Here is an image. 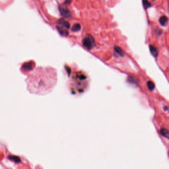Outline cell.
<instances>
[{"mask_svg": "<svg viewBox=\"0 0 169 169\" xmlns=\"http://www.w3.org/2000/svg\"><path fill=\"white\" fill-rule=\"evenodd\" d=\"M32 65H33L32 62H28V63L24 64L22 66V68L24 69H26L27 70H29L32 69Z\"/></svg>", "mask_w": 169, "mask_h": 169, "instance_id": "obj_9", "label": "cell"}, {"mask_svg": "<svg viewBox=\"0 0 169 169\" xmlns=\"http://www.w3.org/2000/svg\"><path fill=\"white\" fill-rule=\"evenodd\" d=\"M149 49L150 51L154 57H157L158 55V51L157 50V48L154 45H150L149 46Z\"/></svg>", "mask_w": 169, "mask_h": 169, "instance_id": "obj_5", "label": "cell"}, {"mask_svg": "<svg viewBox=\"0 0 169 169\" xmlns=\"http://www.w3.org/2000/svg\"><path fill=\"white\" fill-rule=\"evenodd\" d=\"M81 29V25L79 23L74 24L72 27V30L73 32H77Z\"/></svg>", "mask_w": 169, "mask_h": 169, "instance_id": "obj_10", "label": "cell"}, {"mask_svg": "<svg viewBox=\"0 0 169 169\" xmlns=\"http://www.w3.org/2000/svg\"><path fill=\"white\" fill-rule=\"evenodd\" d=\"M57 23L60 25H62L67 29H69L70 28L69 23L68 21L65 20L63 19H61L57 21Z\"/></svg>", "mask_w": 169, "mask_h": 169, "instance_id": "obj_4", "label": "cell"}, {"mask_svg": "<svg viewBox=\"0 0 169 169\" xmlns=\"http://www.w3.org/2000/svg\"><path fill=\"white\" fill-rule=\"evenodd\" d=\"M71 3H72V0H66L64 4L66 5H69Z\"/></svg>", "mask_w": 169, "mask_h": 169, "instance_id": "obj_15", "label": "cell"}, {"mask_svg": "<svg viewBox=\"0 0 169 169\" xmlns=\"http://www.w3.org/2000/svg\"><path fill=\"white\" fill-rule=\"evenodd\" d=\"M59 10L61 15L66 18H69L71 16V14L70 11L68 8L64 6H61L59 7Z\"/></svg>", "mask_w": 169, "mask_h": 169, "instance_id": "obj_3", "label": "cell"}, {"mask_svg": "<svg viewBox=\"0 0 169 169\" xmlns=\"http://www.w3.org/2000/svg\"><path fill=\"white\" fill-rule=\"evenodd\" d=\"M160 132H161V134L163 136H164V137H167V138H168L169 137V132H168V131L166 129L162 128L161 129V131H160Z\"/></svg>", "mask_w": 169, "mask_h": 169, "instance_id": "obj_12", "label": "cell"}, {"mask_svg": "<svg viewBox=\"0 0 169 169\" xmlns=\"http://www.w3.org/2000/svg\"><path fill=\"white\" fill-rule=\"evenodd\" d=\"M142 1H142V2H143V6L145 9L146 10L148 8L151 7V5L148 0H142Z\"/></svg>", "mask_w": 169, "mask_h": 169, "instance_id": "obj_11", "label": "cell"}, {"mask_svg": "<svg viewBox=\"0 0 169 169\" xmlns=\"http://www.w3.org/2000/svg\"><path fill=\"white\" fill-rule=\"evenodd\" d=\"M82 44L83 46L88 50L92 49L95 45L94 39L90 34H87L86 35L83 39Z\"/></svg>", "mask_w": 169, "mask_h": 169, "instance_id": "obj_2", "label": "cell"}, {"mask_svg": "<svg viewBox=\"0 0 169 169\" xmlns=\"http://www.w3.org/2000/svg\"><path fill=\"white\" fill-rule=\"evenodd\" d=\"M168 17L166 16H162L161 17H160L159 21L160 24H161L162 26H164L165 25V24H166V23L168 22Z\"/></svg>", "mask_w": 169, "mask_h": 169, "instance_id": "obj_7", "label": "cell"}, {"mask_svg": "<svg viewBox=\"0 0 169 169\" xmlns=\"http://www.w3.org/2000/svg\"><path fill=\"white\" fill-rule=\"evenodd\" d=\"M147 85H148V88L150 90H153L155 88L154 84L152 81H148L147 82Z\"/></svg>", "mask_w": 169, "mask_h": 169, "instance_id": "obj_13", "label": "cell"}, {"mask_svg": "<svg viewBox=\"0 0 169 169\" xmlns=\"http://www.w3.org/2000/svg\"><path fill=\"white\" fill-rule=\"evenodd\" d=\"M155 32H156L157 35L160 36V35H161L162 33V30L161 29L158 28L155 30Z\"/></svg>", "mask_w": 169, "mask_h": 169, "instance_id": "obj_14", "label": "cell"}, {"mask_svg": "<svg viewBox=\"0 0 169 169\" xmlns=\"http://www.w3.org/2000/svg\"><path fill=\"white\" fill-rule=\"evenodd\" d=\"M40 70L29 76L26 81L30 92L44 95L52 90L56 84L57 77L46 69Z\"/></svg>", "mask_w": 169, "mask_h": 169, "instance_id": "obj_1", "label": "cell"}, {"mask_svg": "<svg viewBox=\"0 0 169 169\" xmlns=\"http://www.w3.org/2000/svg\"><path fill=\"white\" fill-rule=\"evenodd\" d=\"M114 50L115 51V52H116L119 55H120L121 56H123L124 55V53L123 51V50L119 46H115L114 47Z\"/></svg>", "mask_w": 169, "mask_h": 169, "instance_id": "obj_8", "label": "cell"}, {"mask_svg": "<svg viewBox=\"0 0 169 169\" xmlns=\"http://www.w3.org/2000/svg\"><path fill=\"white\" fill-rule=\"evenodd\" d=\"M57 28L58 30L59 31V33L61 34V35H63V36H67L68 35V32L67 30L65 29L64 28H62L60 26H57Z\"/></svg>", "mask_w": 169, "mask_h": 169, "instance_id": "obj_6", "label": "cell"}]
</instances>
